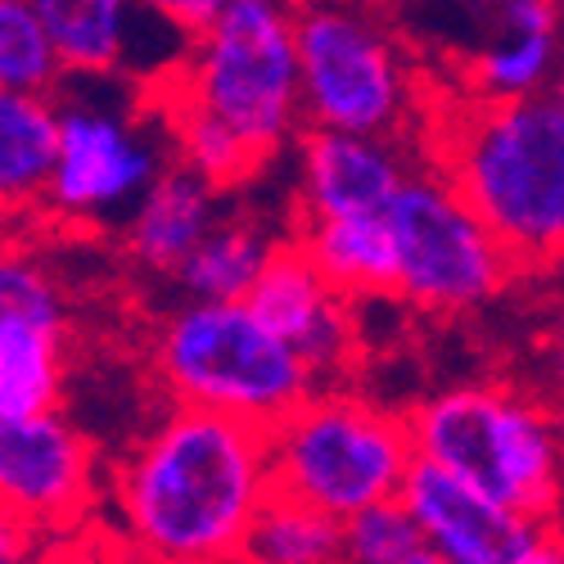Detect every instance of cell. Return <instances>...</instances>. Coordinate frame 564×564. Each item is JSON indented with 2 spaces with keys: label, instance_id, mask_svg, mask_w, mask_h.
I'll return each instance as SVG.
<instances>
[{
  "label": "cell",
  "instance_id": "cell-1",
  "mask_svg": "<svg viewBox=\"0 0 564 564\" xmlns=\"http://www.w3.org/2000/svg\"><path fill=\"white\" fill-rule=\"evenodd\" d=\"M271 497L262 425L172 402L113 465L105 529L135 564H240Z\"/></svg>",
  "mask_w": 564,
  "mask_h": 564
},
{
  "label": "cell",
  "instance_id": "cell-2",
  "mask_svg": "<svg viewBox=\"0 0 564 564\" xmlns=\"http://www.w3.org/2000/svg\"><path fill=\"white\" fill-rule=\"evenodd\" d=\"M438 172L469 199L520 271L564 262V113L551 96H460L438 118Z\"/></svg>",
  "mask_w": 564,
  "mask_h": 564
},
{
  "label": "cell",
  "instance_id": "cell-3",
  "mask_svg": "<svg viewBox=\"0 0 564 564\" xmlns=\"http://www.w3.org/2000/svg\"><path fill=\"white\" fill-rule=\"evenodd\" d=\"M163 113L217 122L267 167L303 122L299 10L290 0L221 6L163 82Z\"/></svg>",
  "mask_w": 564,
  "mask_h": 564
},
{
  "label": "cell",
  "instance_id": "cell-4",
  "mask_svg": "<svg viewBox=\"0 0 564 564\" xmlns=\"http://www.w3.org/2000/svg\"><path fill=\"white\" fill-rule=\"evenodd\" d=\"M415 460H430L533 520L564 506V447L555 406L506 380L447 384L406 415Z\"/></svg>",
  "mask_w": 564,
  "mask_h": 564
},
{
  "label": "cell",
  "instance_id": "cell-5",
  "mask_svg": "<svg viewBox=\"0 0 564 564\" xmlns=\"http://www.w3.org/2000/svg\"><path fill=\"white\" fill-rule=\"evenodd\" d=\"M154 375L176 406L271 430L321 389L316 370L245 303H176L154 330Z\"/></svg>",
  "mask_w": 564,
  "mask_h": 564
},
{
  "label": "cell",
  "instance_id": "cell-6",
  "mask_svg": "<svg viewBox=\"0 0 564 564\" xmlns=\"http://www.w3.org/2000/svg\"><path fill=\"white\" fill-rule=\"evenodd\" d=\"M275 492L299 497L335 520L402 497L415 469L406 415L352 389H316L267 430Z\"/></svg>",
  "mask_w": 564,
  "mask_h": 564
},
{
  "label": "cell",
  "instance_id": "cell-7",
  "mask_svg": "<svg viewBox=\"0 0 564 564\" xmlns=\"http://www.w3.org/2000/svg\"><path fill=\"white\" fill-rule=\"evenodd\" d=\"M384 217L398 253L393 299L415 312H479L520 275L506 245L438 167L411 172Z\"/></svg>",
  "mask_w": 564,
  "mask_h": 564
},
{
  "label": "cell",
  "instance_id": "cell-8",
  "mask_svg": "<svg viewBox=\"0 0 564 564\" xmlns=\"http://www.w3.org/2000/svg\"><path fill=\"white\" fill-rule=\"evenodd\" d=\"M303 118L330 131L393 135L415 105V77L402 45L370 14L344 6L299 10Z\"/></svg>",
  "mask_w": 564,
  "mask_h": 564
},
{
  "label": "cell",
  "instance_id": "cell-9",
  "mask_svg": "<svg viewBox=\"0 0 564 564\" xmlns=\"http://www.w3.org/2000/svg\"><path fill=\"white\" fill-rule=\"evenodd\" d=\"M167 163L140 118L73 96L59 105V150L41 213L68 226L127 217Z\"/></svg>",
  "mask_w": 564,
  "mask_h": 564
},
{
  "label": "cell",
  "instance_id": "cell-10",
  "mask_svg": "<svg viewBox=\"0 0 564 564\" xmlns=\"http://www.w3.org/2000/svg\"><path fill=\"white\" fill-rule=\"evenodd\" d=\"M105 492L100 456L64 411L0 420V506L36 538L96 524Z\"/></svg>",
  "mask_w": 564,
  "mask_h": 564
},
{
  "label": "cell",
  "instance_id": "cell-11",
  "mask_svg": "<svg viewBox=\"0 0 564 564\" xmlns=\"http://www.w3.org/2000/svg\"><path fill=\"white\" fill-rule=\"evenodd\" d=\"M402 501L415 514L425 546L447 564H533L551 529V520H533L430 460H415Z\"/></svg>",
  "mask_w": 564,
  "mask_h": 564
},
{
  "label": "cell",
  "instance_id": "cell-12",
  "mask_svg": "<svg viewBox=\"0 0 564 564\" xmlns=\"http://www.w3.org/2000/svg\"><path fill=\"white\" fill-rule=\"evenodd\" d=\"M245 303L316 370L321 384L352 366L357 357L352 299L325 280V271L307 258L299 240L275 245Z\"/></svg>",
  "mask_w": 564,
  "mask_h": 564
},
{
  "label": "cell",
  "instance_id": "cell-13",
  "mask_svg": "<svg viewBox=\"0 0 564 564\" xmlns=\"http://www.w3.org/2000/svg\"><path fill=\"white\" fill-rule=\"evenodd\" d=\"M411 176L393 135L307 127L299 135V204L303 217L389 213Z\"/></svg>",
  "mask_w": 564,
  "mask_h": 564
},
{
  "label": "cell",
  "instance_id": "cell-14",
  "mask_svg": "<svg viewBox=\"0 0 564 564\" xmlns=\"http://www.w3.org/2000/svg\"><path fill=\"white\" fill-rule=\"evenodd\" d=\"M564 68V28L555 0H497L492 36L469 55L465 96L529 100L546 96Z\"/></svg>",
  "mask_w": 564,
  "mask_h": 564
},
{
  "label": "cell",
  "instance_id": "cell-15",
  "mask_svg": "<svg viewBox=\"0 0 564 564\" xmlns=\"http://www.w3.org/2000/svg\"><path fill=\"white\" fill-rule=\"evenodd\" d=\"M221 217V191L199 176L195 167H185L172 159L145 195L135 199L122 226V249L127 258L150 271V275H176V267L195 253V245L217 226Z\"/></svg>",
  "mask_w": 564,
  "mask_h": 564
},
{
  "label": "cell",
  "instance_id": "cell-16",
  "mask_svg": "<svg viewBox=\"0 0 564 564\" xmlns=\"http://www.w3.org/2000/svg\"><path fill=\"white\" fill-rule=\"evenodd\" d=\"M59 150V100L0 86V221L45 208Z\"/></svg>",
  "mask_w": 564,
  "mask_h": 564
},
{
  "label": "cell",
  "instance_id": "cell-17",
  "mask_svg": "<svg viewBox=\"0 0 564 564\" xmlns=\"http://www.w3.org/2000/svg\"><path fill=\"white\" fill-rule=\"evenodd\" d=\"M294 240L352 303L384 299L398 285V253L384 213L370 217H303Z\"/></svg>",
  "mask_w": 564,
  "mask_h": 564
},
{
  "label": "cell",
  "instance_id": "cell-18",
  "mask_svg": "<svg viewBox=\"0 0 564 564\" xmlns=\"http://www.w3.org/2000/svg\"><path fill=\"white\" fill-rule=\"evenodd\" d=\"M64 77H109L127 64L140 0H32Z\"/></svg>",
  "mask_w": 564,
  "mask_h": 564
},
{
  "label": "cell",
  "instance_id": "cell-19",
  "mask_svg": "<svg viewBox=\"0 0 564 564\" xmlns=\"http://www.w3.org/2000/svg\"><path fill=\"white\" fill-rule=\"evenodd\" d=\"M68 380V325L0 321V420L59 411Z\"/></svg>",
  "mask_w": 564,
  "mask_h": 564
},
{
  "label": "cell",
  "instance_id": "cell-20",
  "mask_svg": "<svg viewBox=\"0 0 564 564\" xmlns=\"http://www.w3.org/2000/svg\"><path fill=\"white\" fill-rule=\"evenodd\" d=\"M271 253H275V240L258 221L221 213L217 226L195 245V253L176 267L172 285L181 290V299H208V303L249 299L253 280L262 275Z\"/></svg>",
  "mask_w": 564,
  "mask_h": 564
},
{
  "label": "cell",
  "instance_id": "cell-21",
  "mask_svg": "<svg viewBox=\"0 0 564 564\" xmlns=\"http://www.w3.org/2000/svg\"><path fill=\"white\" fill-rule=\"evenodd\" d=\"M240 564H344V520L275 492L249 529Z\"/></svg>",
  "mask_w": 564,
  "mask_h": 564
},
{
  "label": "cell",
  "instance_id": "cell-22",
  "mask_svg": "<svg viewBox=\"0 0 564 564\" xmlns=\"http://www.w3.org/2000/svg\"><path fill=\"white\" fill-rule=\"evenodd\" d=\"M64 68L32 0H0V86L55 96Z\"/></svg>",
  "mask_w": 564,
  "mask_h": 564
},
{
  "label": "cell",
  "instance_id": "cell-23",
  "mask_svg": "<svg viewBox=\"0 0 564 564\" xmlns=\"http://www.w3.org/2000/svg\"><path fill=\"white\" fill-rule=\"evenodd\" d=\"M0 321H51L68 325V303L55 271L23 245L0 240Z\"/></svg>",
  "mask_w": 564,
  "mask_h": 564
},
{
  "label": "cell",
  "instance_id": "cell-24",
  "mask_svg": "<svg viewBox=\"0 0 564 564\" xmlns=\"http://www.w3.org/2000/svg\"><path fill=\"white\" fill-rule=\"evenodd\" d=\"M420 546L425 538L402 497L366 506L344 520V564H402Z\"/></svg>",
  "mask_w": 564,
  "mask_h": 564
},
{
  "label": "cell",
  "instance_id": "cell-25",
  "mask_svg": "<svg viewBox=\"0 0 564 564\" xmlns=\"http://www.w3.org/2000/svg\"><path fill=\"white\" fill-rule=\"evenodd\" d=\"M32 564H135L131 551L105 529V520L86 524L77 533H59V538H41Z\"/></svg>",
  "mask_w": 564,
  "mask_h": 564
},
{
  "label": "cell",
  "instance_id": "cell-26",
  "mask_svg": "<svg viewBox=\"0 0 564 564\" xmlns=\"http://www.w3.org/2000/svg\"><path fill=\"white\" fill-rule=\"evenodd\" d=\"M150 14H159L167 28L185 32V36H195L208 19L221 14V6H230V0H140Z\"/></svg>",
  "mask_w": 564,
  "mask_h": 564
},
{
  "label": "cell",
  "instance_id": "cell-27",
  "mask_svg": "<svg viewBox=\"0 0 564 564\" xmlns=\"http://www.w3.org/2000/svg\"><path fill=\"white\" fill-rule=\"evenodd\" d=\"M41 538L19 520L10 506H0V564H32Z\"/></svg>",
  "mask_w": 564,
  "mask_h": 564
},
{
  "label": "cell",
  "instance_id": "cell-28",
  "mask_svg": "<svg viewBox=\"0 0 564 564\" xmlns=\"http://www.w3.org/2000/svg\"><path fill=\"white\" fill-rule=\"evenodd\" d=\"M546 357H551V384H555V398L564 402V290L551 307V330H546Z\"/></svg>",
  "mask_w": 564,
  "mask_h": 564
},
{
  "label": "cell",
  "instance_id": "cell-29",
  "mask_svg": "<svg viewBox=\"0 0 564 564\" xmlns=\"http://www.w3.org/2000/svg\"><path fill=\"white\" fill-rule=\"evenodd\" d=\"M402 564H447V560H443V555H438L434 546H420V551H411V555H406Z\"/></svg>",
  "mask_w": 564,
  "mask_h": 564
},
{
  "label": "cell",
  "instance_id": "cell-30",
  "mask_svg": "<svg viewBox=\"0 0 564 564\" xmlns=\"http://www.w3.org/2000/svg\"><path fill=\"white\" fill-rule=\"evenodd\" d=\"M551 100H555V109L564 113V68H560V77H555V86H551Z\"/></svg>",
  "mask_w": 564,
  "mask_h": 564
},
{
  "label": "cell",
  "instance_id": "cell-31",
  "mask_svg": "<svg viewBox=\"0 0 564 564\" xmlns=\"http://www.w3.org/2000/svg\"><path fill=\"white\" fill-rule=\"evenodd\" d=\"M555 425H560V447H564V402L555 406Z\"/></svg>",
  "mask_w": 564,
  "mask_h": 564
},
{
  "label": "cell",
  "instance_id": "cell-32",
  "mask_svg": "<svg viewBox=\"0 0 564 564\" xmlns=\"http://www.w3.org/2000/svg\"><path fill=\"white\" fill-rule=\"evenodd\" d=\"M555 6H560V28H564V0H555Z\"/></svg>",
  "mask_w": 564,
  "mask_h": 564
},
{
  "label": "cell",
  "instance_id": "cell-33",
  "mask_svg": "<svg viewBox=\"0 0 564 564\" xmlns=\"http://www.w3.org/2000/svg\"><path fill=\"white\" fill-rule=\"evenodd\" d=\"M290 6H294V0H290Z\"/></svg>",
  "mask_w": 564,
  "mask_h": 564
}]
</instances>
